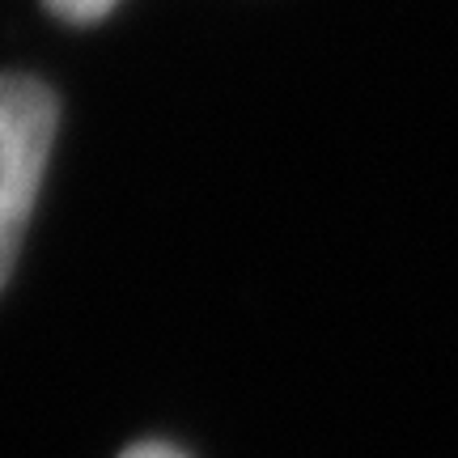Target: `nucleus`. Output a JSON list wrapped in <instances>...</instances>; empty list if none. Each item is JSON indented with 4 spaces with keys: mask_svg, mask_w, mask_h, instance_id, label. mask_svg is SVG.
I'll return each mask as SVG.
<instances>
[{
    "mask_svg": "<svg viewBox=\"0 0 458 458\" xmlns=\"http://www.w3.org/2000/svg\"><path fill=\"white\" fill-rule=\"evenodd\" d=\"M47 4L68 21H98V17L111 13L119 0H47Z\"/></svg>",
    "mask_w": 458,
    "mask_h": 458,
    "instance_id": "nucleus-2",
    "label": "nucleus"
},
{
    "mask_svg": "<svg viewBox=\"0 0 458 458\" xmlns=\"http://www.w3.org/2000/svg\"><path fill=\"white\" fill-rule=\"evenodd\" d=\"M123 458H182L174 445H162V442H145V445H131Z\"/></svg>",
    "mask_w": 458,
    "mask_h": 458,
    "instance_id": "nucleus-3",
    "label": "nucleus"
},
{
    "mask_svg": "<svg viewBox=\"0 0 458 458\" xmlns=\"http://www.w3.org/2000/svg\"><path fill=\"white\" fill-rule=\"evenodd\" d=\"M55 98L34 77H0V284L9 280L55 145Z\"/></svg>",
    "mask_w": 458,
    "mask_h": 458,
    "instance_id": "nucleus-1",
    "label": "nucleus"
}]
</instances>
